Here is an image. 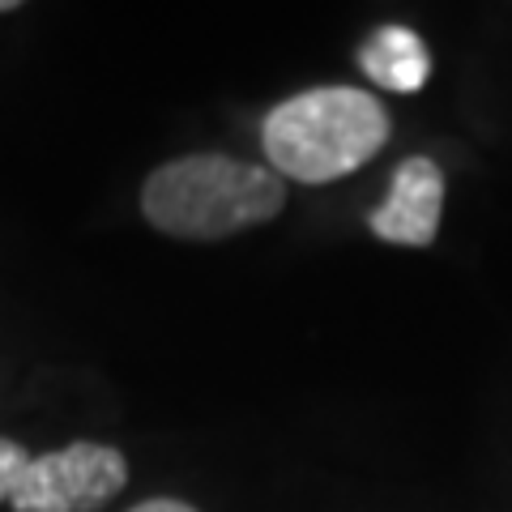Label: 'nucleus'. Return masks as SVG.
<instances>
[{
    "label": "nucleus",
    "mask_w": 512,
    "mask_h": 512,
    "mask_svg": "<svg viewBox=\"0 0 512 512\" xmlns=\"http://www.w3.org/2000/svg\"><path fill=\"white\" fill-rule=\"evenodd\" d=\"M128 483V461L120 448L73 440L56 453L30 457L9 491L13 512H99Z\"/></svg>",
    "instance_id": "7ed1b4c3"
},
{
    "label": "nucleus",
    "mask_w": 512,
    "mask_h": 512,
    "mask_svg": "<svg viewBox=\"0 0 512 512\" xmlns=\"http://www.w3.org/2000/svg\"><path fill=\"white\" fill-rule=\"evenodd\" d=\"M282 205V175L231 154H184L141 184V214L150 227L197 244L261 227L282 214Z\"/></svg>",
    "instance_id": "f257e3e1"
},
{
    "label": "nucleus",
    "mask_w": 512,
    "mask_h": 512,
    "mask_svg": "<svg viewBox=\"0 0 512 512\" xmlns=\"http://www.w3.org/2000/svg\"><path fill=\"white\" fill-rule=\"evenodd\" d=\"M18 9V0H0V13H13Z\"/></svg>",
    "instance_id": "6e6552de"
},
{
    "label": "nucleus",
    "mask_w": 512,
    "mask_h": 512,
    "mask_svg": "<svg viewBox=\"0 0 512 512\" xmlns=\"http://www.w3.org/2000/svg\"><path fill=\"white\" fill-rule=\"evenodd\" d=\"M26 461H30V453L18 440L0 436V504H9V491H13V483H18V474H22Z\"/></svg>",
    "instance_id": "423d86ee"
},
{
    "label": "nucleus",
    "mask_w": 512,
    "mask_h": 512,
    "mask_svg": "<svg viewBox=\"0 0 512 512\" xmlns=\"http://www.w3.org/2000/svg\"><path fill=\"white\" fill-rule=\"evenodd\" d=\"M359 69L384 90L414 94V90H423L431 77V52L410 26H380L376 35L363 43Z\"/></svg>",
    "instance_id": "39448f33"
},
{
    "label": "nucleus",
    "mask_w": 512,
    "mask_h": 512,
    "mask_svg": "<svg viewBox=\"0 0 512 512\" xmlns=\"http://www.w3.org/2000/svg\"><path fill=\"white\" fill-rule=\"evenodd\" d=\"M389 111L372 90L316 86L291 94L261 124L269 171L299 184H333L389 146Z\"/></svg>",
    "instance_id": "f03ea898"
},
{
    "label": "nucleus",
    "mask_w": 512,
    "mask_h": 512,
    "mask_svg": "<svg viewBox=\"0 0 512 512\" xmlns=\"http://www.w3.org/2000/svg\"><path fill=\"white\" fill-rule=\"evenodd\" d=\"M128 512H197L192 504H184V500H146V504H137V508H128Z\"/></svg>",
    "instance_id": "0eeeda50"
},
{
    "label": "nucleus",
    "mask_w": 512,
    "mask_h": 512,
    "mask_svg": "<svg viewBox=\"0 0 512 512\" xmlns=\"http://www.w3.org/2000/svg\"><path fill=\"white\" fill-rule=\"evenodd\" d=\"M440 214H444V175L431 158L414 154L389 180V197L376 205L367 227L376 239L397 248H427L440 231Z\"/></svg>",
    "instance_id": "20e7f679"
}]
</instances>
